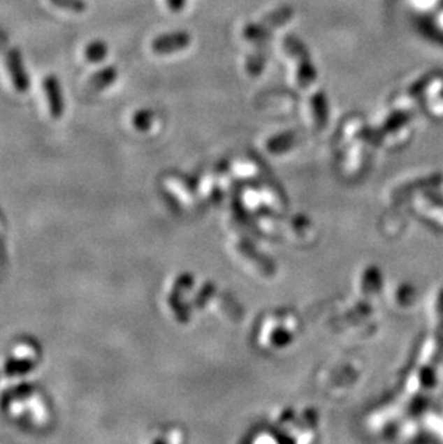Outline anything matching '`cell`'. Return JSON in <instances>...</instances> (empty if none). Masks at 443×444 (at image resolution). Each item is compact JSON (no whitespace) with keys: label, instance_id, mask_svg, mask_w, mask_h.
<instances>
[{"label":"cell","instance_id":"15","mask_svg":"<svg viewBox=\"0 0 443 444\" xmlns=\"http://www.w3.org/2000/svg\"><path fill=\"white\" fill-rule=\"evenodd\" d=\"M153 117H154V114H153L152 110H141V111H138V112L134 115V119H133L134 127H136L137 130H140V131L149 130L150 126H152Z\"/></svg>","mask_w":443,"mask_h":444},{"label":"cell","instance_id":"5","mask_svg":"<svg viewBox=\"0 0 443 444\" xmlns=\"http://www.w3.org/2000/svg\"><path fill=\"white\" fill-rule=\"evenodd\" d=\"M243 38L256 46H265L273 38V29L266 28L263 23H249L243 28Z\"/></svg>","mask_w":443,"mask_h":444},{"label":"cell","instance_id":"10","mask_svg":"<svg viewBox=\"0 0 443 444\" xmlns=\"http://www.w3.org/2000/svg\"><path fill=\"white\" fill-rule=\"evenodd\" d=\"M284 47H285L286 54L293 59L301 61L304 58H310V51H308L307 45L295 35H288L284 39Z\"/></svg>","mask_w":443,"mask_h":444},{"label":"cell","instance_id":"11","mask_svg":"<svg viewBox=\"0 0 443 444\" xmlns=\"http://www.w3.org/2000/svg\"><path fill=\"white\" fill-rule=\"evenodd\" d=\"M311 105L314 111V117L317 119L318 124H326V121L328 118V101L324 92H317L311 98Z\"/></svg>","mask_w":443,"mask_h":444},{"label":"cell","instance_id":"8","mask_svg":"<svg viewBox=\"0 0 443 444\" xmlns=\"http://www.w3.org/2000/svg\"><path fill=\"white\" fill-rule=\"evenodd\" d=\"M268 55L265 51V46H258L256 51H254L248 59H246V71L251 77H259L266 66Z\"/></svg>","mask_w":443,"mask_h":444},{"label":"cell","instance_id":"7","mask_svg":"<svg viewBox=\"0 0 443 444\" xmlns=\"http://www.w3.org/2000/svg\"><path fill=\"white\" fill-rule=\"evenodd\" d=\"M35 367H36L35 361H32L29 358H12L5 364L3 373L8 377L24 376V374H29L31 371H34Z\"/></svg>","mask_w":443,"mask_h":444},{"label":"cell","instance_id":"13","mask_svg":"<svg viewBox=\"0 0 443 444\" xmlns=\"http://www.w3.org/2000/svg\"><path fill=\"white\" fill-rule=\"evenodd\" d=\"M32 391H34V387L31 384H22V385H19V387H16L13 390H9L8 392L3 394L2 406L3 407L9 406L10 401H13V400H19L22 397H27V396H29Z\"/></svg>","mask_w":443,"mask_h":444},{"label":"cell","instance_id":"14","mask_svg":"<svg viewBox=\"0 0 443 444\" xmlns=\"http://www.w3.org/2000/svg\"><path fill=\"white\" fill-rule=\"evenodd\" d=\"M49 2L59 9L75 13H81L87 9V3L84 0H49Z\"/></svg>","mask_w":443,"mask_h":444},{"label":"cell","instance_id":"2","mask_svg":"<svg viewBox=\"0 0 443 444\" xmlns=\"http://www.w3.org/2000/svg\"><path fill=\"white\" fill-rule=\"evenodd\" d=\"M191 43V36L187 32L179 31V32H171V34H164L157 36L152 42V49L153 52L157 55H171L175 52L183 51Z\"/></svg>","mask_w":443,"mask_h":444},{"label":"cell","instance_id":"6","mask_svg":"<svg viewBox=\"0 0 443 444\" xmlns=\"http://www.w3.org/2000/svg\"><path fill=\"white\" fill-rule=\"evenodd\" d=\"M293 9L291 6H279L278 9L269 12L262 17V22L266 28L277 29L286 24L293 17Z\"/></svg>","mask_w":443,"mask_h":444},{"label":"cell","instance_id":"12","mask_svg":"<svg viewBox=\"0 0 443 444\" xmlns=\"http://www.w3.org/2000/svg\"><path fill=\"white\" fill-rule=\"evenodd\" d=\"M108 54V46L103 40H94L87 47L84 57L88 62H101Z\"/></svg>","mask_w":443,"mask_h":444},{"label":"cell","instance_id":"1","mask_svg":"<svg viewBox=\"0 0 443 444\" xmlns=\"http://www.w3.org/2000/svg\"><path fill=\"white\" fill-rule=\"evenodd\" d=\"M0 55L3 57L9 77L17 92H27L29 89V75L24 71L20 52L16 47H9L0 36Z\"/></svg>","mask_w":443,"mask_h":444},{"label":"cell","instance_id":"3","mask_svg":"<svg viewBox=\"0 0 443 444\" xmlns=\"http://www.w3.org/2000/svg\"><path fill=\"white\" fill-rule=\"evenodd\" d=\"M43 91L46 95V101L49 107V114L54 118H61L64 115V95L61 91L59 81L54 77L49 75L43 81Z\"/></svg>","mask_w":443,"mask_h":444},{"label":"cell","instance_id":"16","mask_svg":"<svg viewBox=\"0 0 443 444\" xmlns=\"http://www.w3.org/2000/svg\"><path fill=\"white\" fill-rule=\"evenodd\" d=\"M167 5L170 8L171 12H182L184 5H186V0H167Z\"/></svg>","mask_w":443,"mask_h":444},{"label":"cell","instance_id":"4","mask_svg":"<svg viewBox=\"0 0 443 444\" xmlns=\"http://www.w3.org/2000/svg\"><path fill=\"white\" fill-rule=\"evenodd\" d=\"M117 77H118L117 68L107 66V68H104L101 71L92 73V77L88 80L85 88H87V91L92 92V94L101 92L106 88H108L110 85H112L115 82Z\"/></svg>","mask_w":443,"mask_h":444},{"label":"cell","instance_id":"9","mask_svg":"<svg viewBox=\"0 0 443 444\" xmlns=\"http://www.w3.org/2000/svg\"><path fill=\"white\" fill-rule=\"evenodd\" d=\"M297 80H298V85L301 88H308L311 87L315 80H317V69L310 58H304L301 61H298V71H297Z\"/></svg>","mask_w":443,"mask_h":444}]
</instances>
